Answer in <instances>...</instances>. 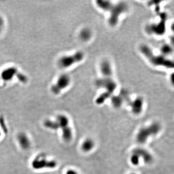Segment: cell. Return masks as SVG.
Here are the masks:
<instances>
[{
	"label": "cell",
	"mask_w": 174,
	"mask_h": 174,
	"mask_svg": "<svg viewBox=\"0 0 174 174\" xmlns=\"http://www.w3.org/2000/svg\"><path fill=\"white\" fill-rule=\"evenodd\" d=\"M66 174H78V173L75 170L69 169L66 172Z\"/></svg>",
	"instance_id": "cell-22"
},
{
	"label": "cell",
	"mask_w": 174,
	"mask_h": 174,
	"mask_svg": "<svg viewBox=\"0 0 174 174\" xmlns=\"http://www.w3.org/2000/svg\"><path fill=\"white\" fill-rule=\"evenodd\" d=\"M96 3L99 7L106 11H110L113 6V5L108 1L99 0L97 1Z\"/></svg>",
	"instance_id": "cell-13"
},
{
	"label": "cell",
	"mask_w": 174,
	"mask_h": 174,
	"mask_svg": "<svg viewBox=\"0 0 174 174\" xmlns=\"http://www.w3.org/2000/svg\"><path fill=\"white\" fill-rule=\"evenodd\" d=\"M19 140V143H20L22 148L24 149H27L30 146V142L29 139L27 137L26 135L24 134H21L19 135L18 137Z\"/></svg>",
	"instance_id": "cell-15"
},
{
	"label": "cell",
	"mask_w": 174,
	"mask_h": 174,
	"mask_svg": "<svg viewBox=\"0 0 174 174\" xmlns=\"http://www.w3.org/2000/svg\"><path fill=\"white\" fill-rule=\"evenodd\" d=\"M127 5L123 2L113 5L110 11V16L109 18V24L112 26H115L117 25L120 15L127 11Z\"/></svg>",
	"instance_id": "cell-3"
},
{
	"label": "cell",
	"mask_w": 174,
	"mask_h": 174,
	"mask_svg": "<svg viewBox=\"0 0 174 174\" xmlns=\"http://www.w3.org/2000/svg\"><path fill=\"white\" fill-rule=\"evenodd\" d=\"M44 124L46 127L53 130H57L58 129L60 128L57 121H52L50 120H47L45 122Z\"/></svg>",
	"instance_id": "cell-18"
},
{
	"label": "cell",
	"mask_w": 174,
	"mask_h": 174,
	"mask_svg": "<svg viewBox=\"0 0 174 174\" xmlns=\"http://www.w3.org/2000/svg\"><path fill=\"white\" fill-rule=\"evenodd\" d=\"M100 70L103 78H112L113 75L112 67L108 61H104L100 65Z\"/></svg>",
	"instance_id": "cell-9"
},
{
	"label": "cell",
	"mask_w": 174,
	"mask_h": 174,
	"mask_svg": "<svg viewBox=\"0 0 174 174\" xmlns=\"http://www.w3.org/2000/svg\"><path fill=\"white\" fill-rule=\"evenodd\" d=\"M132 111L135 115L141 113L143 109V100L141 97L136 98L134 101L130 103Z\"/></svg>",
	"instance_id": "cell-8"
},
{
	"label": "cell",
	"mask_w": 174,
	"mask_h": 174,
	"mask_svg": "<svg viewBox=\"0 0 174 174\" xmlns=\"http://www.w3.org/2000/svg\"><path fill=\"white\" fill-rule=\"evenodd\" d=\"M17 76L18 79L20 80L21 82L23 83L26 82L27 81V78L24 75L21 73H17Z\"/></svg>",
	"instance_id": "cell-21"
},
{
	"label": "cell",
	"mask_w": 174,
	"mask_h": 174,
	"mask_svg": "<svg viewBox=\"0 0 174 174\" xmlns=\"http://www.w3.org/2000/svg\"><path fill=\"white\" fill-rule=\"evenodd\" d=\"M111 94L109 93L108 92H106L104 93L101 94V95H100L98 97V98L96 99V103L97 104L100 105V104H103V103H104V102L108 99L109 97H110L111 96Z\"/></svg>",
	"instance_id": "cell-16"
},
{
	"label": "cell",
	"mask_w": 174,
	"mask_h": 174,
	"mask_svg": "<svg viewBox=\"0 0 174 174\" xmlns=\"http://www.w3.org/2000/svg\"><path fill=\"white\" fill-rule=\"evenodd\" d=\"M96 85L103 88L106 90V92L112 94L117 87L116 83L112 78H103L96 81Z\"/></svg>",
	"instance_id": "cell-5"
},
{
	"label": "cell",
	"mask_w": 174,
	"mask_h": 174,
	"mask_svg": "<svg viewBox=\"0 0 174 174\" xmlns=\"http://www.w3.org/2000/svg\"><path fill=\"white\" fill-rule=\"evenodd\" d=\"M95 145L94 142L91 139H87L84 140L81 145V149L84 152H88L92 151Z\"/></svg>",
	"instance_id": "cell-11"
},
{
	"label": "cell",
	"mask_w": 174,
	"mask_h": 174,
	"mask_svg": "<svg viewBox=\"0 0 174 174\" xmlns=\"http://www.w3.org/2000/svg\"><path fill=\"white\" fill-rule=\"evenodd\" d=\"M42 159L40 160L39 158H38L37 160L35 161H34L33 162V167L34 168H54L57 165V163L56 162L51 161H48L46 160L45 158H42Z\"/></svg>",
	"instance_id": "cell-6"
},
{
	"label": "cell",
	"mask_w": 174,
	"mask_h": 174,
	"mask_svg": "<svg viewBox=\"0 0 174 174\" xmlns=\"http://www.w3.org/2000/svg\"><path fill=\"white\" fill-rule=\"evenodd\" d=\"M62 130L63 139L66 142H69L71 141L73 137V133L70 127L68 126L62 129Z\"/></svg>",
	"instance_id": "cell-14"
},
{
	"label": "cell",
	"mask_w": 174,
	"mask_h": 174,
	"mask_svg": "<svg viewBox=\"0 0 174 174\" xmlns=\"http://www.w3.org/2000/svg\"><path fill=\"white\" fill-rule=\"evenodd\" d=\"M161 129V125L159 123L155 122L149 126L140 129L137 135V140L140 144H144L149 137L158 134Z\"/></svg>",
	"instance_id": "cell-1"
},
{
	"label": "cell",
	"mask_w": 174,
	"mask_h": 174,
	"mask_svg": "<svg viewBox=\"0 0 174 174\" xmlns=\"http://www.w3.org/2000/svg\"><path fill=\"white\" fill-rule=\"evenodd\" d=\"M111 103L115 108H119L122 104L123 99L120 95L111 97Z\"/></svg>",
	"instance_id": "cell-17"
},
{
	"label": "cell",
	"mask_w": 174,
	"mask_h": 174,
	"mask_svg": "<svg viewBox=\"0 0 174 174\" xmlns=\"http://www.w3.org/2000/svg\"><path fill=\"white\" fill-rule=\"evenodd\" d=\"M3 20L2 17H0V31H1V30L3 29Z\"/></svg>",
	"instance_id": "cell-23"
},
{
	"label": "cell",
	"mask_w": 174,
	"mask_h": 174,
	"mask_svg": "<svg viewBox=\"0 0 174 174\" xmlns=\"http://www.w3.org/2000/svg\"><path fill=\"white\" fill-rule=\"evenodd\" d=\"M140 157L135 153H133L132 155L131 156L130 158V161L131 163L134 165H138L140 161Z\"/></svg>",
	"instance_id": "cell-20"
},
{
	"label": "cell",
	"mask_w": 174,
	"mask_h": 174,
	"mask_svg": "<svg viewBox=\"0 0 174 174\" xmlns=\"http://www.w3.org/2000/svg\"><path fill=\"white\" fill-rule=\"evenodd\" d=\"M133 153H135L140 158H142L147 164H150L153 160V158L151 154L148 151L143 149H136L133 151Z\"/></svg>",
	"instance_id": "cell-7"
},
{
	"label": "cell",
	"mask_w": 174,
	"mask_h": 174,
	"mask_svg": "<svg viewBox=\"0 0 174 174\" xmlns=\"http://www.w3.org/2000/svg\"><path fill=\"white\" fill-rule=\"evenodd\" d=\"M70 83V78L68 75L63 74L58 79L57 82L52 87V91L55 94H59L62 90L66 88Z\"/></svg>",
	"instance_id": "cell-4"
},
{
	"label": "cell",
	"mask_w": 174,
	"mask_h": 174,
	"mask_svg": "<svg viewBox=\"0 0 174 174\" xmlns=\"http://www.w3.org/2000/svg\"><path fill=\"white\" fill-rule=\"evenodd\" d=\"M17 74V69L15 67H10L2 72L1 77L5 81H9L12 79Z\"/></svg>",
	"instance_id": "cell-10"
},
{
	"label": "cell",
	"mask_w": 174,
	"mask_h": 174,
	"mask_svg": "<svg viewBox=\"0 0 174 174\" xmlns=\"http://www.w3.org/2000/svg\"></svg>",
	"instance_id": "cell-24"
},
{
	"label": "cell",
	"mask_w": 174,
	"mask_h": 174,
	"mask_svg": "<svg viewBox=\"0 0 174 174\" xmlns=\"http://www.w3.org/2000/svg\"><path fill=\"white\" fill-rule=\"evenodd\" d=\"M84 57V53L79 51L71 55L63 56L59 60L58 64L61 68H67L82 61Z\"/></svg>",
	"instance_id": "cell-2"
},
{
	"label": "cell",
	"mask_w": 174,
	"mask_h": 174,
	"mask_svg": "<svg viewBox=\"0 0 174 174\" xmlns=\"http://www.w3.org/2000/svg\"><path fill=\"white\" fill-rule=\"evenodd\" d=\"M80 37L84 40H87L90 39L91 36V33L88 29H84L81 31L80 34Z\"/></svg>",
	"instance_id": "cell-19"
},
{
	"label": "cell",
	"mask_w": 174,
	"mask_h": 174,
	"mask_svg": "<svg viewBox=\"0 0 174 174\" xmlns=\"http://www.w3.org/2000/svg\"><path fill=\"white\" fill-rule=\"evenodd\" d=\"M56 121L58 123L60 128L61 129L68 126L69 123V120L68 117L64 115H58L57 117Z\"/></svg>",
	"instance_id": "cell-12"
}]
</instances>
